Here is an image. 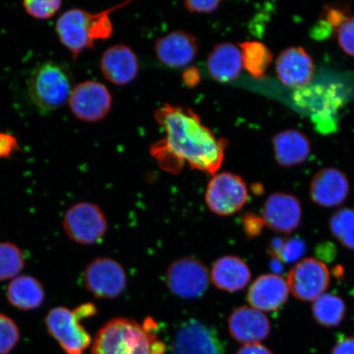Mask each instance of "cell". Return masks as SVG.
<instances>
[{
	"label": "cell",
	"instance_id": "obj_1",
	"mask_svg": "<svg viewBox=\"0 0 354 354\" xmlns=\"http://www.w3.org/2000/svg\"><path fill=\"white\" fill-rule=\"evenodd\" d=\"M154 117L166 136L151 146L150 153L163 171L178 174L185 163L207 174L220 169L228 142L216 137L192 109L165 104Z\"/></svg>",
	"mask_w": 354,
	"mask_h": 354
},
{
	"label": "cell",
	"instance_id": "obj_2",
	"mask_svg": "<svg viewBox=\"0 0 354 354\" xmlns=\"http://www.w3.org/2000/svg\"><path fill=\"white\" fill-rule=\"evenodd\" d=\"M156 329L152 318L143 326L128 318H114L97 333L92 354H163L165 345L158 339Z\"/></svg>",
	"mask_w": 354,
	"mask_h": 354
},
{
	"label": "cell",
	"instance_id": "obj_3",
	"mask_svg": "<svg viewBox=\"0 0 354 354\" xmlns=\"http://www.w3.org/2000/svg\"><path fill=\"white\" fill-rule=\"evenodd\" d=\"M128 3L100 12L71 8L64 12L56 22L55 30L59 41L76 59L82 52L94 48L96 41L111 37L113 26L110 13Z\"/></svg>",
	"mask_w": 354,
	"mask_h": 354
},
{
	"label": "cell",
	"instance_id": "obj_4",
	"mask_svg": "<svg viewBox=\"0 0 354 354\" xmlns=\"http://www.w3.org/2000/svg\"><path fill=\"white\" fill-rule=\"evenodd\" d=\"M72 73L66 66L47 61L30 73L28 90L30 100L41 113L52 112L68 101L73 90Z\"/></svg>",
	"mask_w": 354,
	"mask_h": 354
},
{
	"label": "cell",
	"instance_id": "obj_5",
	"mask_svg": "<svg viewBox=\"0 0 354 354\" xmlns=\"http://www.w3.org/2000/svg\"><path fill=\"white\" fill-rule=\"evenodd\" d=\"M96 313V307L91 303L74 310L64 307L52 308L46 317L47 330L66 353L82 354L90 346L91 337L81 322Z\"/></svg>",
	"mask_w": 354,
	"mask_h": 354
},
{
	"label": "cell",
	"instance_id": "obj_6",
	"mask_svg": "<svg viewBox=\"0 0 354 354\" xmlns=\"http://www.w3.org/2000/svg\"><path fill=\"white\" fill-rule=\"evenodd\" d=\"M294 100L299 107L311 114L318 131L328 133L335 130L338 110L342 105L335 88L320 85L298 88Z\"/></svg>",
	"mask_w": 354,
	"mask_h": 354
},
{
	"label": "cell",
	"instance_id": "obj_7",
	"mask_svg": "<svg viewBox=\"0 0 354 354\" xmlns=\"http://www.w3.org/2000/svg\"><path fill=\"white\" fill-rule=\"evenodd\" d=\"M64 229L71 240L81 245H95L108 231V221L100 207L91 203H78L69 207L63 220Z\"/></svg>",
	"mask_w": 354,
	"mask_h": 354
},
{
	"label": "cell",
	"instance_id": "obj_8",
	"mask_svg": "<svg viewBox=\"0 0 354 354\" xmlns=\"http://www.w3.org/2000/svg\"><path fill=\"white\" fill-rule=\"evenodd\" d=\"M249 198L247 185L241 176L221 172L210 180L206 189L207 207L219 216H231L240 211Z\"/></svg>",
	"mask_w": 354,
	"mask_h": 354
},
{
	"label": "cell",
	"instance_id": "obj_9",
	"mask_svg": "<svg viewBox=\"0 0 354 354\" xmlns=\"http://www.w3.org/2000/svg\"><path fill=\"white\" fill-rule=\"evenodd\" d=\"M290 292L302 302H313L324 295L330 284V272L320 260L307 258L299 261L287 276Z\"/></svg>",
	"mask_w": 354,
	"mask_h": 354
},
{
	"label": "cell",
	"instance_id": "obj_10",
	"mask_svg": "<svg viewBox=\"0 0 354 354\" xmlns=\"http://www.w3.org/2000/svg\"><path fill=\"white\" fill-rule=\"evenodd\" d=\"M166 283L177 297L196 299L201 297L209 287V272L201 261L189 257L181 258L168 268Z\"/></svg>",
	"mask_w": 354,
	"mask_h": 354
},
{
	"label": "cell",
	"instance_id": "obj_11",
	"mask_svg": "<svg viewBox=\"0 0 354 354\" xmlns=\"http://www.w3.org/2000/svg\"><path fill=\"white\" fill-rule=\"evenodd\" d=\"M86 289L96 298L111 299L120 296L127 287L122 266L110 258H97L83 273Z\"/></svg>",
	"mask_w": 354,
	"mask_h": 354
},
{
	"label": "cell",
	"instance_id": "obj_12",
	"mask_svg": "<svg viewBox=\"0 0 354 354\" xmlns=\"http://www.w3.org/2000/svg\"><path fill=\"white\" fill-rule=\"evenodd\" d=\"M112 96L103 83L83 82L73 88L68 100L74 116L86 122L100 121L112 108Z\"/></svg>",
	"mask_w": 354,
	"mask_h": 354
},
{
	"label": "cell",
	"instance_id": "obj_13",
	"mask_svg": "<svg viewBox=\"0 0 354 354\" xmlns=\"http://www.w3.org/2000/svg\"><path fill=\"white\" fill-rule=\"evenodd\" d=\"M172 354H227L218 332L197 319L185 322L177 330Z\"/></svg>",
	"mask_w": 354,
	"mask_h": 354
},
{
	"label": "cell",
	"instance_id": "obj_14",
	"mask_svg": "<svg viewBox=\"0 0 354 354\" xmlns=\"http://www.w3.org/2000/svg\"><path fill=\"white\" fill-rule=\"evenodd\" d=\"M303 218L299 199L293 194L276 192L264 203L262 218L265 225L272 231L290 234L298 229Z\"/></svg>",
	"mask_w": 354,
	"mask_h": 354
},
{
	"label": "cell",
	"instance_id": "obj_15",
	"mask_svg": "<svg viewBox=\"0 0 354 354\" xmlns=\"http://www.w3.org/2000/svg\"><path fill=\"white\" fill-rule=\"evenodd\" d=\"M351 185L346 175L335 167L318 171L310 183L309 196L315 205L330 209L346 201Z\"/></svg>",
	"mask_w": 354,
	"mask_h": 354
},
{
	"label": "cell",
	"instance_id": "obj_16",
	"mask_svg": "<svg viewBox=\"0 0 354 354\" xmlns=\"http://www.w3.org/2000/svg\"><path fill=\"white\" fill-rule=\"evenodd\" d=\"M275 68L278 79L288 87L306 86L315 74L313 57L299 46L283 50L277 57Z\"/></svg>",
	"mask_w": 354,
	"mask_h": 354
},
{
	"label": "cell",
	"instance_id": "obj_17",
	"mask_svg": "<svg viewBox=\"0 0 354 354\" xmlns=\"http://www.w3.org/2000/svg\"><path fill=\"white\" fill-rule=\"evenodd\" d=\"M290 290L284 277L265 274L256 279L247 294L248 302L261 312H275L286 304Z\"/></svg>",
	"mask_w": 354,
	"mask_h": 354
},
{
	"label": "cell",
	"instance_id": "obj_18",
	"mask_svg": "<svg viewBox=\"0 0 354 354\" xmlns=\"http://www.w3.org/2000/svg\"><path fill=\"white\" fill-rule=\"evenodd\" d=\"M104 77L115 86H127L139 73V61L136 53L125 44H118L104 52L100 60Z\"/></svg>",
	"mask_w": 354,
	"mask_h": 354
},
{
	"label": "cell",
	"instance_id": "obj_19",
	"mask_svg": "<svg viewBox=\"0 0 354 354\" xmlns=\"http://www.w3.org/2000/svg\"><path fill=\"white\" fill-rule=\"evenodd\" d=\"M154 50L163 65L180 68L192 63L198 54V43L193 35L176 30L159 38Z\"/></svg>",
	"mask_w": 354,
	"mask_h": 354
},
{
	"label": "cell",
	"instance_id": "obj_20",
	"mask_svg": "<svg viewBox=\"0 0 354 354\" xmlns=\"http://www.w3.org/2000/svg\"><path fill=\"white\" fill-rule=\"evenodd\" d=\"M228 326L232 337L245 344L262 342L271 330V323L263 312L245 306L234 310Z\"/></svg>",
	"mask_w": 354,
	"mask_h": 354
},
{
	"label": "cell",
	"instance_id": "obj_21",
	"mask_svg": "<svg viewBox=\"0 0 354 354\" xmlns=\"http://www.w3.org/2000/svg\"><path fill=\"white\" fill-rule=\"evenodd\" d=\"M274 153L279 165L290 167L302 165L311 153V141L304 132L286 130L272 139Z\"/></svg>",
	"mask_w": 354,
	"mask_h": 354
},
{
	"label": "cell",
	"instance_id": "obj_22",
	"mask_svg": "<svg viewBox=\"0 0 354 354\" xmlns=\"http://www.w3.org/2000/svg\"><path fill=\"white\" fill-rule=\"evenodd\" d=\"M207 69L211 77L220 83H228L241 73L243 66L240 47L232 43L216 44L207 59Z\"/></svg>",
	"mask_w": 354,
	"mask_h": 354
},
{
	"label": "cell",
	"instance_id": "obj_23",
	"mask_svg": "<svg viewBox=\"0 0 354 354\" xmlns=\"http://www.w3.org/2000/svg\"><path fill=\"white\" fill-rule=\"evenodd\" d=\"M211 279L218 289L233 293L249 284L251 272L249 266L239 257L225 256L212 266Z\"/></svg>",
	"mask_w": 354,
	"mask_h": 354
},
{
	"label": "cell",
	"instance_id": "obj_24",
	"mask_svg": "<svg viewBox=\"0 0 354 354\" xmlns=\"http://www.w3.org/2000/svg\"><path fill=\"white\" fill-rule=\"evenodd\" d=\"M7 298L13 307L30 311L41 307L46 294L37 279L24 275L15 277L10 283L7 288Z\"/></svg>",
	"mask_w": 354,
	"mask_h": 354
},
{
	"label": "cell",
	"instance_id": "obj_25",
	"mask_svg": "<svg viewBox=\"0 0 354 354\" xmlns=\"http://www.w3.org/2000/svg\"><path fill=\"white\" fill-rule=\"evenodd\" d=\"M312 312L314 320L318 324L332 328L344 321L347 307L344 300L338 295L325 293L313 301Z\"/></svg>",
	"mask_w": 354,
	"mask_h": 354
},
{
	"label": "cell",
	"instance_id": "obj_26",
	"mask_svg": "<svg viewBox=\"0 0 354 354\" xmlns=\"http://www.w3.org/2000/svg\"><path fill=\"white\" fill-rule=\"evenodd\" d=\"M243 66L252 77L263 79L273 59L272 52L262 42L245 41L240 44Z\"/></svg>",
	"mask_w": 354,
	"mask_h": 354
},
{
	"label": "cell",
	"instance_id": "obj_27",
	"mask_svg": "<svg viewBox=\"0 0 354 354\" xmlns=\"http://www.w3.org/2000/svg\"><path fill=\"white\" fill-rule=\"evenodd\" d=\"M330 231L336 241L354 251V209L349 207L335 211L329 221Z\"/></svg>",
	"mask_w": 354,
	"mask_h": 354
},
{
	"label": "cell",
	"instance_id": "obj_28",
	"mask_svg": "<svg viewBox=\"0 0 354 354\" xmlns=\"http://www.w3.org/2000/svg\"><path fill=\"white\" fill-rule=\"evenodd\" d=\"M349 13V7L347 6L332 4L325 7L319 21L313 29L314 38H326L332 32H337L339 26L351 17Z\"/></svg>",
	"mask_w": 354,
	"mask_h": 354
},
{
	"label": "cell",
	"instance_id": "obj_29",
	"mask_svg": "<svg viewBox=\"0 0 354 354\" xmlns=\"http://www.w3.org/2000/svg\"><path fill=\"white\" fill-rule=\"evenodd\" d=\"M24 265V255L19 247L10 242L0 243V281L15 279Z\"/></svg>",
	"mask_w": 354,
	"mask_h": 354
},
{
	"label": "cell",
	"instance_id": "obj_30",
	"mask_svg": "<svg viewBox=\"0 0 354 354\" xmlns=\"http://www.w3.org/2000/svg\"><path fill=\"white\" fill-rule=\"evenodd\" d=\"M21 4L30 17L38 20H48L57 15L63 2L60 0H25Z\"/></svg>",
	"mask_w": 354,
	"mask_h": 354
},
{
	"label": "cell",
	"instance_id": "obj_31",
	"mask_svg": "<svg viewBox=\"0 0 354 354\" xmlns=\"http://www.w3.org/2000/svg\"><path fill=\"white\" fill-rule=\"evenodd\" d=\"M20 339V332L15 321L0 313V354L10 353Z\"/></svg>",
	"mask_w": 354,
	"mask_h": 354
},
{
	"label": "cell",
	"instance_id": "obj_32",
	"mask_svg": "<svg viewBox=\"0 0 354 354\" xmlns=\"http://www.w3.org/2000/svg\"><path fill=\"white\" fill-rule=\"evenodd\" d=\"M306 243L300 237L283 238L277 259L282 263H297L306 253Z\"/></svg>",
	"mask_w": 354,
	"mask_h": 354
},
{
	"label": "cell",
	"instance_id": "obj_33",
	"mask_svg": "<svg viewBox=\"0 0 354 354\" xmlns=\"http://www.w3.org/2000/svg\"><path fill=\"white\" fill-rule=\"evenodd\" d=\"M340 48L348 55L354 57V17H349L337 30Z\"/></svg>",
	"mask_w": 354,
	"mask_h": 354
},
{
	"label": "cell",
	"instance_id": "obj_34",
	"mask_svg": "<svg viewBox=\"0 0 354 354\" xmlns=\"http://www.w3.org/2000/svg\"><path fill=\"white\" fill-rule=\"evenodd\" d=\"M243 231L249 239L256 238L260 236L265 227L262 216H259L252 212H247L242 218Z\"/></svg>",
	"mask_w": 354,
	"mask_h": 354
},
{
	"label": "cell",
	"instance_id": "obj_35",
	"mask_svg": "<svg viewBox=\"0 0 354 354\" xmlns=\"http://www.w3.org/2000/svg\"><path fill=\"white\" fill-rule=\"evenodd\" d=\"M19 149V141L15 136L0 132V159L10 158Z\"/></svg>",
	"mask_w": 354,
	"mask_h": 354
},
{
	"label": "cell",
	"instance_id": "obj_36",
	"mask_svg": "<svg viewBox=\"0 0 354 354\" xmlns=\"http://www.w3.org/2000/svg\"><path fill=\"white\" fill-rule=\"evenodd\" d=\"M221 1L214 0V1H185L184 6L190 12L197 13H211L214 12L219 8Z\"/></svg>",
	"mask_w": 354,
	"mask_h": 354
},
{
	"label": "cell",
	"instance_id": "obj_37",
	"mask_svg": "<svg viewBox=\"0 0 354 354\" xmlns=\"http://www.w3.org/2000/svg\"><path fill=\"white\" fill-rule=\"evenodd\" d=\"M332 354H354V335L340 337Z\"/></svg>",
	"mask_w": 354,
	"mask_h": 354
},
{
	"label": "cell",
	"instance_id": "obj_38",
	"mask_svg": "<svg viewBox=\"0 0 354 354\" xmlns=\"http://www.w3.org/2000/svg\"><path fill=\"white\" fill-rule=\"evenodd\" d=\"M183 81L185 86L189 88L196 87L201 81L198 69L194 68V66H189V68L185 69L183 74Z\"/></svg>",
	"mask_w": 354,
	"mask_h": 354
},
{
	"label": "cell",
	"instance_id": "obj_39",
	"mask_svg": "<svg viewBox=\"0 0 354 354\" xmlns=\"http://www.w3.org/2000/svg\"><path fill=\"white\" fill-rule=\"evenodd\" d=\"M317 255L319 258L321 262L322 261H326V262H330L335 258L336 250L333 243L326 242L321 243L318 245L316 250Z\"/></svg>",
	"mask_w": 354,
	"mask_h": 354
},
{
	"label": "cell",
	"instance_id": "obj_40",
	"mask_svg": "<svg viewBox=\"0 0 354 354\" xmlns=\"http://www.w3.org/2000/svg\"><path fill=\"white\" fill-rule=\"evenodd\" d=\"M236 354H272L268 348L259 343L243 345Z\"/></svg>",
	"mask_w": 354,
	"mask_h": 354
}]
</instances>
